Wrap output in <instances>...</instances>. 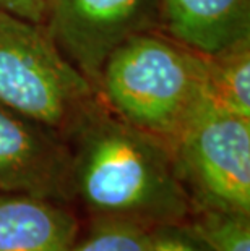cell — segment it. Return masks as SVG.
I'll return each mask as SVG.
<instances>
[{
  "label": "cell",
  "mask_w": 250,
  "mask_h": 251,
  "mask_svg": "<svg viewBox=\"0 0 250 251\" xmlns=\"http://www.w3.org/2000/svg\"><path fill=\"white\" fill-rule=\"evenodd\" d=\"M44 28L96 88L112 50L132 36L159 31V0H51Z\"/></svg>",
  "instance_id": "5b68a950"
},
{
  "label": "cell",
  "mask_w": 250,
  "mask_h": 251,
  "mask_svg": "<svg viewBox=\"0 0 250 251\" xmlns=\"http://www.w3.org/2000/svg\"><path fill=\"white\" fill-rule=\"evenodd\" d=\"M208 100L215 109L250 117V39L205 55Z\"/></svg>",
  "instance_id": "9c48e42d"
},
{
  "label": "cell",
  "mask_w": 250,
  "mask_h": 251,
  "mask_svg": "<svg viewBox=\"0 0 250 251\" xmlns=\"http://www.w3.org/2000/svg\"><path fill=\"white\" fill-rule=\"evenodd\" d=\"M169 146L194 211L250 216V117L206 104Z\"/></svg>",
  "instance_id": "277c9868"
},
{
  "label": "cell",
  "mask_w": 250,
  "mask_h": 251,
  "mask_svg": "<svg viewBox=\"0 0 250 251\" xmlns=\"http://www.w3.org/2000/svg\"><path fill=\"white\" fill-rule=\"evenodd\" d=\"M51 0H0V10L21 20L44 26Z\"/></svg>",
  "instance_id": "4fadbf2b"
},
{
  "label": "cell",
  "mask_w": 250,
  "mask_h": 251,
  "mask_svg": "<svg viewBox=\"0 0 250 251\" xmlns=\"http://www.w3.org/2000/svg\"><path fill=\"white\" fill-rule=\"evenodd\" d=\"M185 224L211 251H250V221L247 214L215 209L195 211Z\"/></svg>",
  "instance_id": "30bf717a"
},
{
  "label": "cell",
  "mask_w": 250,
  "mask_h": 251,
  "mask_svg": "<svg viewBox=\"0 0 250 251\" xmlns=\"http://www.w3.org/2000/svg\"><path fill=\"white\" fill-rule=\"evenodd\" d=\"M70 251H151L150 228L130 221L101 219L94 230Z\"/></svg>",
  "instance_id": "8fae6325"
},
{
  "label": "cell",
  "mask_w": 250,
  "mask_h": 251,
  "mask_svg": "<svg viewBox=\"0 0 250 251\" xmlns=\"http://www.w3.org/2000/svg\"><path fill=\"white\" fill-rule=\"evenodd\" d=\"M159 31L198 54L250 39V0H159Z\"/></svg>",
  "instance_id": "52a82bcc"
},
{
  "label": "cell",
  "mask_w": 250,
  "mask_h": 251,
  "mask_svg": "<svg viewBox=\"0 0 250 251\" xmlns=\"http://www.w3.org/2000/svg\"><path fill=\"white\" fill-rule=\"evenodd\" d=\"M0 193L72 200V154L54 128L0 104Z\"/></svg>",
  "instance_id": "8992f818"
},
{
  "label": "cell",
  "mask_w": 250,
  "mask_h": 251,
  "mask_svg": "<svg viewBox=\"0 0 250 251\" xmlns=\"http://www.w3.org/2000/svg\"><path fill=\"white\" fill-rule=\"evenodd\" d=\"M63 138L72 154V198L99 219L156 227L192 216L171 146L127 124L103 99Z\"/></svg>",
  "instance_id": "6da1fadb"
},
{
  "label": "cell",
  "mask_w": 250,
  "mask_h": 251,
  "mask_svg": "<svg viewBox=\"0 0 250 251\" xmlns=\"http://www.w3.org/2000/svg\"><path fill=\"white\" fill-rule=\"evenodd\" d=\"M78 222L60 201L0 193V251H70Z\"/></svg>",
  "instance_id": "ba28073f"
},
{
  "label": "cell",
  "mask_w": 250,
  "mask_h": 251,
  "mask_svg": "<svg viewBox=\"0 0 250 251\" xmlns=\"http://www.w3.org/2000/svg\"><path fill=\"white\" fill-rule=\"evenodd\" d=\"M151 251H211L185 224H163L150 230Z\"/></svg>",
  "instance_id": "7c38bea8"
},
{
  "label": "cell",
  "mask_w": 250,
  "mask_h": 251,
  "mask_svg": "<svg viewBox=\"0 0 250 251\" xmlns=\"http://www.w3.org/2000/svg\"><path fill=\"white\" fill-rule=\"evenodd\" d=\"M99 99L44 26L0 10V104L65 136Z\"/></svg>",
  "instance_id": "3957f363"
},
{
  "label": "cell",
  "mask_w": 250,
  "mask_h": 251,
  "mask_svg": "<svg viewBox=\"0 0 250 251\" xmlns=\"http://www.w3.org/2000/svg\"><path fill=\"white\" fill-rule=\"evenodd\" d=\"M96 89L117 117L167 144L210 104L205 55L163 31L132 36L112 50Z\"/></svg>",
  "instance_id": "7a4b0ae2"
}]
</instances>
